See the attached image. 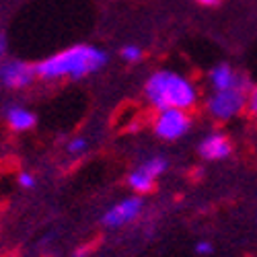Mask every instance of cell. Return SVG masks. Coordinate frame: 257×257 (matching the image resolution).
I'll return each mask as SVG.
<instances>
[{
  "instance_id": "6da1fadb",
  "label": "cell",
  "mask_w": 257,
  "mask_h": 257,
  "mask_svg": "<svg viewBox=\"0 0 257 257\" xmlns=\"http://www.w3.org/2000/svg\"><path fill=\"white\" fill-rule=\"evenodd\" d=\"M107 60H109V56H107L105 50L89 44H78L41 60L39 64H35V72H37V78L48 82L62 80V78L80 80L105 68Z\"/></svg>"
},
{
  "instance_id": "7a4b0ae2",
  "label": "cell",
  "mask_w": 257,
  "mask_h": 257,
  "mask_svg": "<svg viewBox=\"0 0 257 257\" xmlns=\"http://www.w3.org/2000/svg\"><path fill=\"white\" fill-rule=\"evenodd\" d=\"M144 97L157 111L163 109H194L200 91L187 76L173 70H157L144 82Z\"/></svg>"
},
{
  "instance_id": "3957f363",
  "label": "cell",
  "mask_w": 257,
  "mask_h": 257,
  "mask_svg": "<svg viewBox=\"0 0 257 257\" xmlns=\"http://www.w3.org/2000/svg\"><path fill=\"white\" fill-rule=\"evenodd\" d=\"M249 84H239V87L224 89V91H212L206 99V111L216 121H230L241 115L247 109V93Z\"/></svg>"
},
{
  "instance_id": "277c9868",
  "label": "cell",
  "mask_w": 257,
  "mask_h": 257,
  "mask_svg": "<svg viewBox=\"0 0 257 257\" xmlns=\"http://www.w3.org/2000/svg\"><path fill=\"white\" fill-rule=\"evenodd\" d=\"M191 130V115L185 109H163L153 119V132L157 138L175 142Z\"/></svg>"
},
{
  "instance_id": "5b68a950",
  "label": "cell",
  "mask_w": 257,
  "mask_h": 257,
  "mask_svg": "<svg viewBox=\"0 0 257 257\" xmlns=\"http://www.w3.org/2000/svg\"><path fill=\"white\" fill-rule=\"evenodd\" d=\"M169 167L167 159L165 157H151L146 159L142 165H138L130 175H127V185H130L138 196H144V194H151L155 189V183L157 179L165 173Z\"/></svg>"
},
{
  "instance_id": "8992f818",
  "label": "cell",
  "mask_w": 257,
  "mask_h": 257,
  "mask_svg": "<svg viewBox=\"0 0 257 257\" xmlns=\"http://www.w3.org/2000/svg\"><path fill=\"white\" fill-rule=\"evenodd\" d=\"M37 78L35 66L23 60H15V58H5L0 60V84L11 91H21L27 89L33 84Z\"/></svg>"
},
{
  "instance_id": "52a82bcc",
  "label": "cell",
  "mask_w": 257,
  "mask_h": 257,
  "mask_svg": "<svg viewBox=\"0 0 257 257\" xmlns=\"http://www.w3.org/2000/svg\"><path fill=\"white\" fill-rule=\"evenodd\" d=\"M142 198L134 196V198H125L117 204H113L109 210L103 214V226L107 228H119V226H125L134 222L140 212H142Z\"/></svg>"
},
{
  "instance_id": "ba28073f",
  "label": "cell",
  "mask_w": 257,
  "mask_h": 257,
  "mask_svg": "<svg viewBox=\"0 0 257 257\" xmlns=\"http://www.w3.org/2000/svg\"><path fill=\"white\" fill-rule=\"evenodd\" d=\"M198 153H200V157L204 161H210V163L224 161L232 153V142L222 132H212V134H208V136L202 138V142L198 146Z\"/></svg>"
},
{
  "instance_id": "9c48e42d",
  "label": "cell",
  "mask_w": 257,
  "mask_h": 257,
  "mask_svg": "<svg viewBox=\"0 0 257 257\" xmlns=\"http://www.w3.org/2000/svg\"><path fill=\"white\" fill-rule=\"evenodd\" d=\"M208 84L212 91H224L239 87V84H249V80L239 70H234L230 64H218L208 72Z\"/></svg>"
},
{
  "instance_id": "30bf717a",
  "label": "cell",
  "mask_w": 257,
  "mask_h": 257,
  "mask_svg": "<svg viewBox=\"0 0 257 257\" xmlns=\"http://www.w3.org/2000/svg\"><path fill=\"white\" fill-rule=\"evenodd\" d=\"M5 117H7V123L13 132H27L31 127H35V123H37V115L31 109L21 107V105H11Z\"/></svg>"
},
{
  "instance_id": "8fae6325",
  "label": "cell",
  "mask_w": 257,
  "mask_h": 257,
  "mask_svg": "<svg viewBox=\"0 0 257 257\" xmlns=\"http://www.w3.org/2000/svg\"><path fill=\"white\" fill-rule=\"evenodd\" d=\"M119 56H121V60L127 62V64H136V62H140V60L144 58V50H142L140 46L127 44V46H123V48L119 50Z\"/></svg>"
},
{
  "instance_id": "7c38bea8",
  "label": "cell",
  "mask_w": 257,
  "mask_h": 257,
  "mask_svg": "<svg viewBox=\"0 0 257 257\" xmlns=\"http://www.w3.org/2000/svg\"><path fill=\"white\" fill-rule=\"evenodd\" d=\"M66 151H68L70 155H80V153H84V151H87V140H84L82 136L72 138V140L66 144Z\"/></svg>"
},
{
  "instance_id": "4fadbf2b",
  "label": "cell",
  "mask_w": 257,
  "mask_h": 257,
  "mask_svg": "<svg viewBox=\"0 0 257 257\" xmlns=\"http://www.w3.org/2000/svg\"><path fill=\"white\" fill-rule=\"evenodd\" d=\"M17 183H19L21 187H23V189H31V187L35 185V177H33L31 173H27V171H23V173H19Z\"/></svg>"
},
{
  "instance_id": "5bb4252c",
  "label": "cell",
  "mask_w": 257,
  "mask_h": 257,
  "mask_svg": "<svg viewBox=\"0 0 257 257\" xmlns=\"http://www.w3.org/2000/svg\"><path fill=\"white\" fill-rule=\"evenodd\" d=\"M247 107H249L251 115L257 119V87L251 89V93H249V97H247Z\"/></svg>"
},
{
  "instance_id": "9a60e30c",
  "label": "cell",
  "mask_w": 257,
  "mask_h": 257,
  "mask_svg": "<svg viewBox=\"0 0 257 257\" xmlns=\"http://www.w3.org/2000/svg\"><path fill=\"white\" fill-rule=\"evenodd\" d=\"M212 251H214V247H212L208 241H200V243L196 245V253H198V255H210Z\"/></svg>"
},
{
  "instance_id": "2e32d148",
  "label": "cell",
  "mask_w": 257,
  "mask_h": 257,
  "mask_svg": "<svg viewBox=\"0 0 257 257\" xmlns=\"http://www.w3.org/2000/svg\"><path fill=\"white\" fill-rule=\"evenodd\" d=\"M7 52H9V39H7V35L0 33V60L7 58Z\"/></svg>"
},
{
  "instance_id": "e0dca14e",
  "label": "cell",
  "mask_w": 257,
  "mask_h": 257,
  "mask_svg": "<svg viewBox=\"0 0 257 257\" xmlns=\"http://www.w3.org/2000/svg\"><path fill=\"white\" fill-rule=\"evenodd\" d=\"M196 3H198L200 7H216L220 0H196Z\"/></svg>"
}]
</instances>
